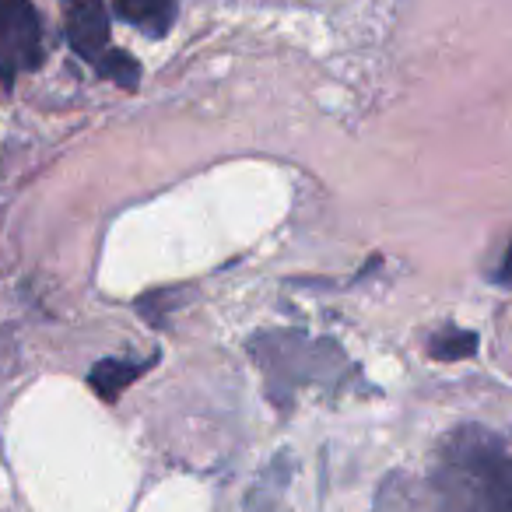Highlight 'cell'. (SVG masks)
Instances as JSON below:
<instances>
[{"mask_svg": "<svg viewBox=\"0 0 512 512\" xmlns=\"http://www.w3.org/2000/svg\"><path fill=\"white\" fill-rule=\"evenodd\" d=\"M155 362H158V355H151V358H102V362L88 372V386H92L106 404H116V400L127 393V386H134Z\"/></svg>", "mask_w": 512, "mask_h": 512, "instance_id": "obj_5", "label": "cell"}, {"mask_svg": "<svg viewBox=\"0 0 512 512\" xmlns=\"http://www.w3.org/2000/svg\"><path fill=\"white\" fill-rule=\"evenodd\" d=\"M288 484H292V456L278 453L253 481V488H249V495H246V509L242 512H288V505H285Z\"/></svg>", "mask_w": 512, "mask_h": 512, "instance_id": "obj_6", "label": "cell"}, {"mask_svg": "<svg viewBox=\"0 0 512 512\" xmlns=\"http://www.w3.org/2000/svg\"><path fill=\"white\" fill-rule=\"evenodd\" d=\"M249 358L264 369L267 393L278 400V407H285L299 386H337L344 379L341 372L348 369V358L334 341H313L302 330H271L253 337Z\"/></svg>", "mask_w": 512, "mask_h": 512, "instance_id": "obj_2", "label": "cell"}, {"mask_svg": "<svg viewBox=\"0 0 512 512\" xmlns=\"http://www.w3.org/2000/svg\"><path fill=\"white\" fill-rule=\"evenodd\" d=\"M428 351H432V358H439V362H460V358H470L477 351V334L460 330V327H446L428 341Z\"/></svg>", "mask_w": 512, "mask_h": 512, "instance_id": "obj_8", "label": "cell"}, {"mask_svg": "<svg viewBox=\"0 0 512 512\" xmlns=\"http://www.w3.org/2000/svg\"><path fill=\"white\" fill-rule=\"evenodd\" d=\"M495 281H498V285H502V288H509V292H512V242H509V249H505L502 264H498Z\"/></svg>", "mask_w": 512, "mask_h": 512, "instance_id": "obj_9", "label": "cell"}, {"mask_svg": "<svg viewBox=\"0 0 512 512\" xmlns=\"http://www.w3.org/2000/svg\"><path fill=\"white\" fill-rule=\"evenodd\" d=\"M46 60L43 18L32 0H0V88L11 92L22 74Z\"/></svg>", "mask_w": 512, "mask_h": 512, "instance_id": "obj_3", "label": "cell"}, {"mask_svg": "<svg viewBox=\"0 0 512 512\" xmlns=\"http://www.w3.org/2000/svg\"><path fill=\"white\" fill-rule=\"evenodd\" d=\"M113 15L148 39H165L176 25V0H113Z\"/></svg>", "mask_w": 512, "mask_h": 512, "instance_id": "obj_7", "label": "cell"}, {"mask_svg": "<svg viewBox=\"0 0 512 512\" xmlns=\"http://www.w3.org/2000/svg\"><path fill=\"white\" fill-rule=\"evenodd\" d=\"M446 512H512V453L474 428L449 442L439 463Z\"/></svg>", "mask_w": 512, "mask_h": 512, "instance_id": "obj_1", "label": "cell"}, {"mask_svg": "<svg viewBox=\"0 0 512 512\" xmlns=\"http://www.w3.org/2000/svg\"><path fill=\"white\" fill-rule=\"evenodd\" d=\"M64 39L74 50V57H81L85 64H92L99 71L106 64V57L116 50L113 36H109V8L106 0H64Z\"/></svg>", "mask_w": 512, "mask_h": 512, "instance_id": "obj_4", "label": "cell"}]
</instances>
